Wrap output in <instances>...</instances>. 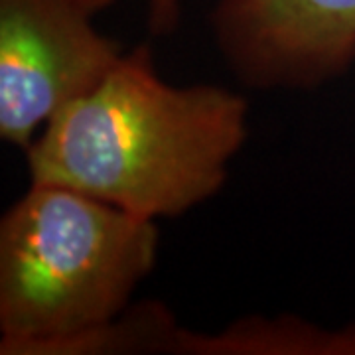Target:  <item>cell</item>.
<instances>
[{
	"instance_id": "277c9868",
	"label": "cell",
	"mask_w": 355,
	"mask_h": 355,
	"mask_svg": "<svg viewBox=\"0 0 355 355\" xmlns=\"http://www.w3.org/2000/svg\"><path fill=\"white\" fill-rule=\"evenodd\" d=\"M211 22L231 71L251 87H318L355 60V0H219Z\"/></svg>"
},
{
	"instance_id": "7a4b0ae2",
	"label": "cell",
	"mask_w": 355,
	"mask_h": 355,
	"mask_svg": "<svg viewBox=\"0 0 355 355\" xmlns=\"http://www.w3.org/2000/svg\"><path fill=\"white\" fill-rule=\"evenodd\" d=\"M158 241L154 219L32 184L0 221V354L55 355L123 314Z\"/></svg>"
},
{
	"instance_id": "3957f363",
	"label": "cell",
	"mask_w": 355,
	"mask_h": 355,
	"mask_svg": "<svg viewBox=\"0 0 355 355\" xmlns=\"http://www.w3.org/2000/svg\"><path fill=\"white\" fill-rule=\"evenodd\" d=\"M76 0H0V139L26 150L121 60Z\"/></svg>"
},
{
	"instance_id": "6da1fadb",
	"label": "cell",
	"mask_w": 355,
	"mask_h": 355,
	"mask_svg": "<svg viewBox=\"0 0 355 355\" xmlns=\"http://www.w3.org/2000/svg\"><path fill=\"white\" fill-rule=\"evenodd\" d=\"M249 105L219 85L160 79L148 48L123 53L26 148L32 184H53L135 216H184L214 198L247 142Z\"/></svg>"
},
{
	"instance_id": "8992f818",
	"label": "cell",
	"mask_w": 355,
	"mask_h": 355,
	"mask_svg": "<svg viewBox=\"0 0 355 355\" xmlns=\"http://www.w3.org/2000/svg\"><path fill=\"white\" fill-rule=\"evenodd\" d=\"M180 330L164 304L144 302L67 342L55 355L174 354Z\"/></svg>"
},
{
	"instance_id": "52a82bcc",
	"label": "cell",
	"mask_w": 355,
	"mask_h": 355,
	"mask_svg": "<svg viewBox=\"0 0 355 355\" xmlns=\"http://www.w3.org/2000/svg\"><path fill=\"white\" fill-rule=\"evenodd\" d=\"M148 28L154 36H166L176 30L182 10V0H146Z\"/></svg>"
},
{
	"instance_id": "ba28073f",
	"label": "cell",
	"mask_w": 355,
	"mask_h": 355,
	"mask_svg": "<svg viewBox=\"0 0 355 355\" xmlns=\"http://www.w3.org/2000/svg\"><path fill=\"white\" fill-rule=\"evenodd\" d=\"M77 4H81L85 10H89L91 14L99 12L103 8H107L109 4H113L114 0H76Z\"/></svg>"
},
{
	"instance_id": "5b68a950",
	"label": "cell",
	"mask_w": 355,
	"mask_h": 355,
	"mask_svg": "<svg viewBox=\"0 0 355 355\" xmlns=\"http://www.w3.org/2000/svg\"><path fill=\"white\" fill-rule=\"evenodd\" d=\"M182 355H355V326L326 330L296 316H249L217 334L180 330Z\"/></svg>"
}]
</instances>
